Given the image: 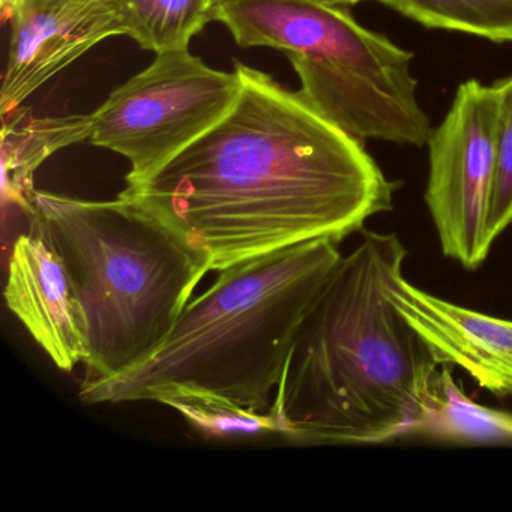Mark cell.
<instances>
[{
    "label": "cell",
    "instance_id": "cell-7",
    "mask_svg": "<svg viewBox=\"0 0 512 512\" xmlns=\"http://www.w3.org/2000/svg\"><path fill=\"white\" fill-rule=\"evenodd\" d=\"M499 142L496 85L461 83L454 103L428 140L430 172L425 203L443 256L476 271L493 245L487 220Z\"/></svg>",
    "mask_w": 512,
    "mask_h": 512
},
{
    "label": "cell",
    "instance_id": "cell-3",
    "mask_svg": "<svg viewBox=\"0 0 512 512\" xmlns=\"http://www.w3.org/2000/svg\"><path fill=\"white\" fill-rule=\"evenodd\" d=\"M341 259L338 242L316 239L223 269L148 358L119 376L83 382L80 401L200 394L268 412L299 329Z\"/></svg>",
    "mask_w": 512,
    "mask_h": 512
},
{
    "label": "cell",
    "instance_id": "cell-5",
    "mask_svg": "<svg viewBox=\"0 0 512 512\" xmlns=\"http://www.w3.org/2000/svg\"><path fill=\"white\" fill-rule=\"evenodd\" d=\"M244 49L286 53L298 94L356 139L424 146L430 119L416 98L413 55L325 0H227L214 8Z\"/></svg>",
    "mask_w": 512,
    "mask_h": 512
},
{
    "label": "cell",
    "instance_id": "cell-6",
    "mask_svg": "<svg viewBox=\"0 0 512 512\" xmlns=\"http://www.w3.org/2000/svg\"><path fill=\"white\" fill-rule=\"evenodd\" d=\"M236 71L208 67L190 50L160 53L92 116V145L127 158L136 184L217 124L238 98Z\"/></svg>",
    "mask_w": 512,
    "mask_h": 512
},
{
    "label": "cell",
    "instance_id": "cell-16",
    "mask_svg": "<svg viewBox=\"0 0 512 512\" xmlns=\"http://www.w3.org/2000/svg\"><path fill=\"white\" fill-rule=\"evenodd\" d=\"M494 85L499 95V142L496 181L487 220L491 245L512 224V77Z\"/></svg>",
    "mask_w": 512,
    "mask_h": 512
},
{
    "label": "cell",
    "instance_id": "cell-13",
    "mask_svg": "<svg viewBox=\"0 0 512 512\" xmlns=\"http://www.w3.org/2000/svg\"><path fill=\"white\" fill-rule=\"evenodd\" d=\"M127 37L142 49L185 50L191 38L214 22L211 0H115Z\"/></svg>",
    "mask_w": 512,
    "mask_h": 512
},
{
    "label": "cell",
    "instance_id": "cell-8",
    "mask_svg": "<svg viewBox=\"0 0 512 512\" xmlns=\"http://www.w3.org/2000/svg\"><path fill=\"white\" fill-rule=\"evenodd\" d=\"M0 94L2 115L19 109L44 83L92 47L127 35L115 0H16Z\"/></svg>",
    "mask_w": 512,
    "mask_h": 512
},
{
    "label": "cell",
    "instance_id": "cell-14",
    "mask_svg": "<svg viewBox=\"0 0 512 512\" xmlns=\"http://www.w3.org/2000/svg\"><path fill=\"white\" fill-rule=\"evenodd\" d=\"M427 28L512 43V0H376Z\"/></svg>",
    "mask_w": 512,
    "mask_h": 512
},
{
    "label": "cell",
    "instance_id": "cell-2",
    "mask_svg": "<svg viewBox=\"0 0 512 512\" xmlns=\"http://www.w3.org/2000/svg\"><path fill=\"white\" fill-rule=\"evenodd\" d=\"M407 250L364 232L299 329L271 412L287 439L376 445L406 439L437 364L391 299Z\"/></svg>",
    "mask_w": 512,
    "mask_h": 512
},
{
    "label": "cell",
    "instance_id": "cell-1",
    "mask_svg": "<svg viewBox=\"0 0 512 512\" xmlns=\"http://www.w3.org/2000/svg\"><path fill=\"white\" fill-rule=\"evenodd\" d=\"M229 112L121 199L208 257L211 272L316 239L340 244L388 212L395 184L362 140L236 62Z\"/></svg>",
    "mask_w": 512,
    "mask_h": 512
},
{
    "label": "cell",
    "instance_id": "cell-10",
    "mask_svg": "<svg viewBox=\"0 0 512 512\" xmlns=\"http://www.w3.org/2000/svg\"><path fill=\"white\" fill-rule=\"evenodd\" d=\"M391 299L437 367L460 368L494 397H512V320L431 295L403 274Z\"/></svg>",
    "mask_w": 512,
    "mask_h": 512
},
{
    "label": "cell",
    "instance_id": "cell-12",
    "mask_svg": "<svg viewBox=\"0 0 512 512\" xmlns=\"http://www.w3.org/2000/svg\"><path fill=\"white\" fill-rule=\"evenodd\" d=\"M407 437L452 445L512 446V412L473 401L443 365L434 374L421 415Z\"/></svg>",
    "mask_w": 512,
    "mask_h": 512
},
{
    "label": "cell",
    "instance_id": "cell-11",
    "mask_svg": "<svg viewBox=\"0 0 512 512\" xmlns=\"http://www.w3.org/2000/svg\"><path fill=\"white\" fill-rule=\"evenodd\" d=\"M2 118L4 203L31 217L35 212L34 178L38 167L61 149L91 139L92 116L34 118L19 107Z\"/></svg>",
    "mask_w": 512,
    "mask_h": 512
},
{
    "label": "cell",
    "instance_id": "cell-15",
    "mask_svg": "<svg viewBox=\"0 0 512 512\" xmlns=\"http://www.w3.org/2000/svg\"><path fill=\"white\" fill-rule=\"evenodd\" d=\"M160 404L175 409L205 439H244L281 434L280 422L271 409L256 412L232 401L200 394H178Z\"/></svg>",
    "mask_w": 512,
    "mask_h": 512
},
{
    "label": "cell",
    "instance_id": "cell-4",
    "mask_svg": "<svg viewBox=\"0 0 512 512\" xmlns=\"http://www.w3.org/2000/svg\"><path fill=\"white\" fill-rule=\"evenodd\" d=\"M35 214L88 319L85 382L119 376L148 358L211 272L208 257L119 196L94 202L37 191Z\"/></svg>",
    "mask_w": 512,
    "mask_h": 512
},
{
    "label": "cell",
    "instance_id": "cell-9",
    "mask_svg": "<svg viewBox=\"0 0 512 512\" xmlns=\"http://www.w3.org/2000/svg\"><path fill=\"white\" fill-rule=\"evenodd\" d=\"M5 301L56 367L73 371L89 358L88 319L67 265L37 214L14 242Z\"/></svg>",
    "mask_w": 512,
    "mask_h": 512
},
{
    "label": "cell",
    "instance_id": "cell-17",
    "mask_svg": "<svg viewBox=\"0 0 512 512\" xmlns=\"http://www.w3.org/2000/svg\"><path fill=\"white\" fill-rule=\"evenodd\" d=\"M223 2H227V0H211V4L214 5V8L217 7V5L223 4ZM325 2L335 5H344V7H353V5L361 4L364 0H325Z\"/></svg>",
    "mask_w": 512,
    "mask_h": 512
},
{
    "label": "cell",
    "instance_id": "cell-18",
    "mask_svg": "<svg viewBox=\"0 0 512 512\" xmlns=\"http://www.w3.org/2000/svg\"><path fill=\"white\" fill-rule=\"evenodd\" d=\"M14 2H16V0H2V10H4V17H7V14L10 13Z\"/></svg>",
    "mask_w": 512,
    "mask_h": 512
}]
</instances>
